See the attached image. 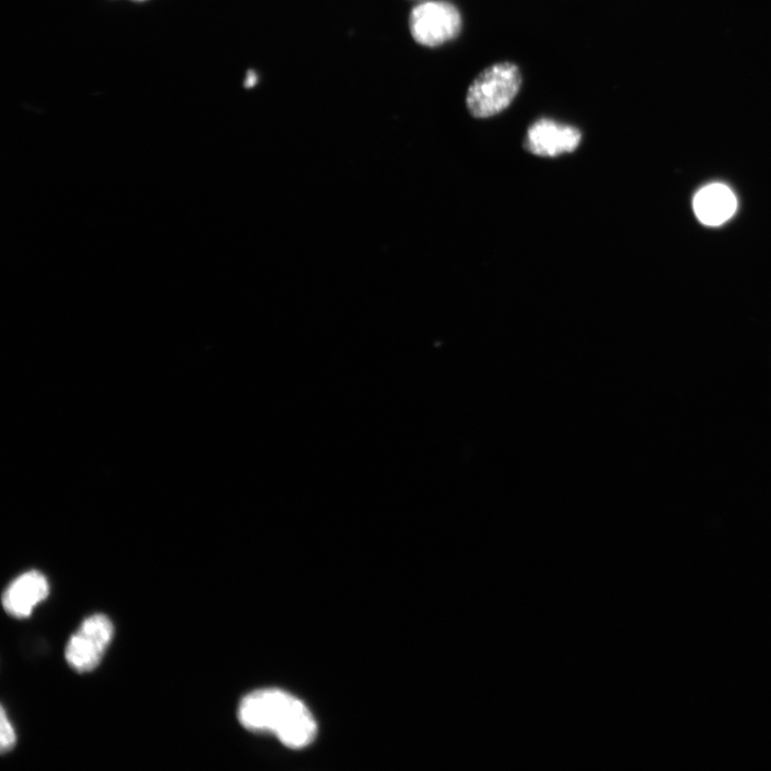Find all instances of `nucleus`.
<instances>
[{
	"label": "nucleus",
	"instance_id": "obj_3",
	"mask_svg": "<svg viewBox=\"0 0 771 771\" xmlns=\"http://www.w3.org/2000/svg\"><path fill=\"white\" fill-rule=\"evenodd\" d=\"M113 636L114 627L107 616L98 614L85 619L66 648V660L70 667L79 673L95 670L107 652Z\"/></svg>",
	"mask_w": 771,
	"mask_h": 771
},
{
	"label": "nucleus",
	"instance_id": "obj_2",
	"mask_svg": "<svg viewBox=\"0 0 771 771\" xmlns=\"http://www.w3.org/2000/svg\"><path fill=\"white\" fill-rule=\"evenodd\" d=\"M522 74L517 65L509 62L494 64L483 70L468 87L466 108L478 119L502 113L518 96Z\"/></svg>",
	"mask_w": 771,
	"mask_h": 771
},
{
	"label": "nucleus",
	"instance_id": "obj_8",
	"mask_svg": "<svg viewBox=\"0 0 771 771\" xmlns=\"http://www.w3.org/2000/svg\"><path fill=\"white\" fill-rule=\"evenodd\" d=\"M15 743H17V735H15L12 724L3 707L2 716H0V747H2V752L10 751Z\"/></svg>",
	"mask_w": 771,
	"mask_h": 771
},
{
	"label": "nucleus",
	"instance_id": "obj_4",
	"mask_svg": "<svg viewBox=\"0 0 771 771\" xmlns=\"http://www.w3.org/2000/svg\"><path fill=\"white\" fill-rule=\"evenodd\" d=\"M410 26L416 42L428 48H436L460 34L462 17L459 10L450 3L428 2L413 10Z\"/></svg>",
	"mask_w": 771,
	"mask_h": 771
},
{
	"label": "nucleus",
	"instance_id": "obj_6",
	"mask_svg": "<svg viewBox=\"0 0 771 771\" xmlns=\"http://www.w3.org/2000/svg\"><path fill=\"white\" fill-rule=\"evenodd\" d=\"M50 594V585L41 572L29 571L15 579L3 595L5 611L17 618L32 615L40 602Z\"/></svg>",
	"mask_w": 771,
	"mask_h": 771
},
{
	"label": "nucleus",
	"instance_id": "obj_7",
	"mask_svg": "<svg viewBox=\"0 0 771 771\" xmlns=\"http://www.w3.org/2000/svg\"><path fill=\"white\" fill-rule=\"evenodd\" d=\"M693 209L703 224L719 226L736 213V195L723 184L708 185L695 194Z\"/></svg>",
	"mask_w": 771,
	"mask_h": 771
},
{
	"label": "nucleus",
	"instance_id": "obj_9",
	"mask_svg": "<svg viewBox=\"0 0 771 771\" xmlns=\"http://www.w3.org/2000/svg\"><path fill=\"white\" fill-rule=\"evenodd\" d=\"M257 78L259 77H257V74L254 71H249L245 82V86L247 88L253 87L257 83V80H259Z\"/></svg>",
	"mask_w": 771,
	"mask_h": 771
},
{
	"label": "nucleus",
	"instance_id": "obj_1",
	"mask_svg": "<svg viewBox=\"0 0 771 771\" xmlns=\"http://www.w3.org/2000/svg\"><path fill=\"white\" fill-rule=\"evenodd\" d=\"M238 718L247 730L274 734L292 749L305 748L316 737L317 725L308 707L279 689H264L247 695L240 703Z\"/></svg>",
	"mask_w": 771,
	"mask_h": 771
},
{
	"label": "nucleus",
	"instance_id": "obj_5",
	"mask_svg": "<svg viewBox=\"0 0 771 771\" xmlns=\"http://www.w3.org/2000/svg\"><path fill=\"white\" fill-rule=\"evenodd\" d=\"M581 142L578 128L541 118L527 130L524 147L535 156L555 158L573 153Z\"/></svg>",
	"mask_w": 771,
	"mask_h": 771
},
{
	"label": "nucleus",
	"instance_id": "obj_10",
	"mask_svg": "<svg viewBox=\"0 0 771 771\" xmlns=\"http://www.w3.org/2000/svg\"><path fill=\"white\" fill-rule=\"evenodd\" d=\"M133 2L142 3V2H146V0H133Z\"/></svg>",
	"mask_w": 771,
	"mask_h": 771
}]
</instances>
